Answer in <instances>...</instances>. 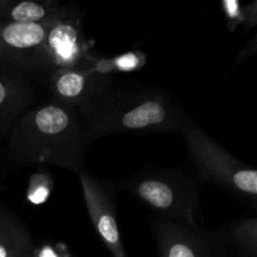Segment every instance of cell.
Listing matches in <instances>:
<instances>
[{"instance_id":"obj_1","label":"cell","mask_w":257,"mask_h":257,"mask_svg":"<svg viewBox=\"0 0 257 257\" xmlns=\"http://www.w3.org/2000/svg\"><path fill=\"white\" fill-rule=\"evenodd\" d=\"M79 113L89 145L120 133H178L187 115L170 92L133 79L114 80Z\"/></svg>"},{"instance_id":"obj_2","label":"cell","mask_w":257,"mask_h":257,"mask_svg":"<svg viewBox=\"0 0 257 257\" xmlns=\"http://www.w3.org/2000/svg\"><path fill=\"white\" fill-rule=\"evenodd\" d=\"M88 147L79 109L52 99L29 108L5 142L10 171L48 165L79 173Z\"/></svg>"},{"instance_id":"obj_3","label":"cell","mask_w":257,"mask_h":257,"mask_svg":"<svg viewBox=\"0 0 257 257\" xmlns=\"http://www.w3.org/2000/svg\"><path fill=\"white\" fill-rule=\"evenodd\" d=\"M153 215L177 221L191 227H202L201 191L203 182L191 166L163 168L146 166L114 181Z\"/></svg>"},{"instance_id":"obj_4","label":"cell","mask_w":257,"mask_h":257,"mask_svg":"<svg viewBox=\"0 0 257 257\" xmlns=\"http://www.w3.org/2000/svg\"><path fill=\"white\" fill-rule=\"evenodd\" d=\"M178 133L185 142L190 166L203 183H212L256 210L257 171L213 140L192 117L186 115Z\"/></svg>"},{"instance_id":"obj_5","label":"cell","mask_w":257,"mask_h":257,"mask_svg":"<svg viewBox=\"0 0 257 257\" xmlns=\"http://www.w3.org/2000/svg\"><path fill=\"white\" fill-rule=\"evenodd\" d=\"M158 257H232L222 226L191 227L160 216H150Z\"/></svg>"},{"instance_id":"obj_6","label":"cell","mask_w":257,"mask_h":257,"mask_svg":"<svg viewBox=\"0 0 257 257\" xmlns=\"http://www.w3.org/2000/svg\"><path fill=\"white\" fill-rule=\"evenodd\" d=\"M53 22L0 24V69L23 73L32 79L40 75L47 77L43 48L48 28Z\"/></svg>"},{"instance_id":"obj_7","label":"cell","mask_w":257,"mask_h":257,"mask_svg":"<svg viewBox=\"0 0 257 257\" xmlns=\"http://www.w3.org/2000/svg\"><path fill=\"white\" fill-rule=\"evenodd\" d=\"M85 207L95 232L112 257H128L118 226L113 182L83 170L78 173Z\"/></svg>"},{"instance_id":"obj_8","label":"cell","mask_w":257,"mask_h":257,"mask_svg":"<svg viewBox=\"0 0 257 257\" xmlns=\"http://www.w3.org/2000/svg\"><path fill=\"white\" fill-rule=\"evenodd\" d=\"M43 52L47 78L55 70L89 65L87 39L75 8L70 7L49 25Z\"/></svg>"},{"instance_id":"obj_9","label":"cell","mask_w":257,"mask_h":257,"mask_svg":"<svg viewBox=\"0 0 257 257\" xmlns=\"http://www.w3.org/2000/svg\"><path fill=\"white\" fill-rule=\"evenodd\" d=\"M47 79L52 100L77 109L98 97L115 80L107 72L89 65L55 70Z\"/></svg>"},{"instance_id":"obj_10","label":"cell","mask_w":257,"mask_h":257,"mask_svg":"<svg viewBox=\"0 0 257 257\" xmlns=\"http://www.w3.org/2000/svg\"><path fill=\"white\" fill-rule=\"evenodd\" d=\"M35 95L32 78L0 69V130L10 133L17 120L33 107Z\"/></svg>"},{"instance_id":"obj_11","label":"cell","mask_w":257,"mask_h":257,"mask_svg":"<svg viewBox=\"0 0 257 257\" xmlns=\"http://www.w3.org/2000/svg\"><path fill=\"white\" fill-rule=\"evenodd\" d=\"M69 9V5H62L58 0H3L0 24H44Z\"/></svg>"},{"instance_id":"obj_12","label":"cell","mask_w":257,"mask_h":257,"mask_svg":"<svg viewBox=\"0 0 257 257\" xmlns=\"http://www.w3.org/2000/svg\"><path fill=\"white\" fill-rule=\"evenodd\" d=\"M37 243L23 218L0 205V257H32Z\"/></svg>"},{"instance_id":"obj_13","label":"cell","mask_w":257,"mask_h":257,"mask_svg":"<svg viewBox=\"0 0 257 257\" xmlns=\"http://www.w3.org/2000/svg\"><path fill=\"white\" fill-rule=\"evenodd\" d=\"M232 253L257 257V218L241 217L222 225Z\"/></svg>"},{"instance_id":"obj_14","label":"cell","mask_w":257,"mask_h":257,"mask_svg":"<svg viewBox=\"0 0 257 257\" xmlns=\"http://www.w3.org/2000/svg\"><path fill=\"white\" fill-rule=\"evenodd\" d=\"M32 257H72L63 246L44 243L42 246H35Z\"/></svg>"}]
</instances>
